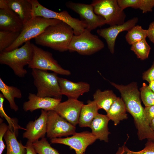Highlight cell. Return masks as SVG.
Listing matches in <instances>:
<instances>
[{"label": "cell", "mask_w": 154, "mask_h": 154, "mask_svg": "<svg viewBox=\"0 0 154 154\" xmlns=\"http://www.w3.org/2000/svg\"><path fill=\"white\" fill-rule=\"evenodd\" d=\"M74 35L73 29L62 21L47 27L35 38V43L60 52L68 50V48Z\"/></svg>", "instance_id": "6da1fadb"}, {"label": "cell", "mask_w": 154, "mask_h": 154, "mask_svg": "<svg viewBox=\"0 0 154 154\" xmlns=\"http://www.w3.org/2000/svg\"><path fill=\"white\" fill-rule=\"evenodd\" d=\"M33 56L32 43L29 41L20 48L10 51L0 52V64L8 66L16 75L23 78L27 72L24 67L30 63Z\"/></svg>", "instance_id": "7a4b0ae2"}, {"label": "cell", "mask_w": 154, "mask_h": 154, "mask_svg": "<svg viewBox=\"0 0 154 154\" xmlns=\"http://www.w3.org/2000/svg\"><path fill=\"white\" fill-rule=\"evenodd\" d=\"M34 84L37 89V95L42 97L61 99L62 95L57 74L47 71L32 69Z\"/></svg>", "instance_id": "3957f363"}, {"label": "cell", "mask_w": 154, "mask_h": 154, "mask_svg": "<svg viewBox=\"0 0 154 154\" xmlns=\"http://www.w3.org/2000/svg\"><path fill=\"white\" fill-rule=\"evenodd\" d=\"M29 1L32 6V17H41L60 20L69 25L73 29L75 35H80L86 28V24L84 21L72 17L66 11L55 12L44 7L37 0Z\"/></svg>", "instance_id": "277c9868"}, {"label": "cell", "mask_w": 154, "mask_h": 154, "mask_svg": "<svg viewBox=\"0 0 154 154\" xmlns=\"http://www.w3.org/2000/svg\"><path fill=\"white\" fill-rule=\"evenodd\" d=\"M60 21L57 19H46L41 17H32L24 25L18 37L15 42L3 51H10L19 48L23 43L40 35L49 26Z\"/></svg>", "instance_id": "5b68a950"}, {"label": "cell", "mask_w": 154, "mask_h": 154, "mask_svg": "<svg viewBox=\"0 0 154 154\" xmlns=\"http://www.w3.org/2000/svg\"><path fill=\"white\" fill-rule=\"evenodd\" d=\"M104 44L98 36L86 29L79 35H74L68 47V50L76 52L83 55H89L101 50Z\"/></svg>", "instance_id": "8992f818"}, {"label": "cell", "mask_w": 154, "mask_h": 154, "mask_svg": "<svg viewBox=\"0 0 154 154\" xmlns=\"http://www.w3.org/2000/svg\"><path fill=\"white\" fill-rule=\"evenodd\" d=\"M91 4L95 13L103 17L106 24L112 26L121 25L125 22V14L117 0H94Z\"/></svg>", "instance_id": "52a82bcc"}, {"label": "cell", "mask_w": 154, "mask_h": 154, "mask_svg": "<svg viewBox=\"0 0 154 154\" xmlns=\"http://www.w3.org/2000/svg\"><path fill=\"white\" fill-rule=\"evenodd\" d=\"M33 56L28 65V67L32 69L50 70L57 74L68 76L70 72L64 69L53 58L51 52L44 50L32 43Z\"/></svg>", "instance_id": "ba28073f"}, {"label": "cell", "mask_w": 154, "mask_h": 154, "mask_svg": "<svg viewBox=\"0 0 154 154\" xmlns=\"http://www.w3.org/2000/svg\"><path fill=\"white\" fill-rule=\"evenodd\" d=\"M76 127L61 117L54 110L48 111L46 136L50 139L73 135Z\"/></svg>", "instance_id": "9c48e42d"}, {"label": "cell", "mask_w": 154, "mask_h": 154, "mask_svg": "<svg viewBox=\"0 0 154 154\" xmlns=\"http://www.w3.org/2000/svg\"><path fill=\"white\" fill-rule=\"evenodd\" d=\"M66 6L79 15L86 24V29L91 31L106 24L104 19L96 14L92 5L67 2Z\"/></svg>", "instance_id": "30bf717a"}, {"label": "cell", "mask_w": 154, "mask_h": 154, "mask_svg": "<svg viewBox=\"0 0 154 154\" xmlns=\"http://www.w3.org/2000/svg\"><path fill=\"white\" fill-rule=\"evenodd\" d=\"M97 139L91 132L86 131L76 133L70 137L56 138L50 139L52 144H62L69 146L74 150L76 154H83L87 147Z\"/></svg>", "instance_id": "8fae6325"}, {"label": "cell", "mask_w": 154, "mask_h": 154, "mask_svg": "<svg viewBox=\"0 0 154 154\" xmlns=\"http://www.w3.org/2000/svg\"><path fill=\"white\" fill-rule=\"evenodd\" d=\"M138 21L137 17H134L122 24L98 29L97 32L99 35L106 40L109 50L112 54H113L114 52L116 40L118 34L122 32L130 30L136 25Z\"/></svg>", "instance_id": "7c38bea8"}, {"label": "cell", "mask_w": 154, "mask_h": 154, "mask_svg": "<svg viewBox=\"0 0 154 154\" xmlns=\"http://www.w3.org/2000/svg\"><path fill=\"white\" fill-rule=\"evenodd\" d=\"M78 99L68 98L60 102L54 111L61 117L75 126L78 124L81 110L84 104Z\"/></svg>", "instance_id": "4fadbf2b"}, {"label": "cell", "mask_w": 154, "mask_h": 154, "mask_svg": "<svg viewBox=\"0 0 154 154\" xmlns=\"http://www.w3.org/2000/svg\"><path fill=\"white\" fill-rule=\"evenodd\" d=\"M48 111L41 110L39 117L34 121H30L27 124L23 137L33 143L40 138L44 137L46 133Z\"/></svg>", "instance_id": "5bb4252c"}, {"label": "cell", "mask_w": 154, "mask_h": 154, "mask_svg": "<svg viewBox=\"0 0 154 154\" xmlns=\"http://www.w3.org/2000/svg\"><path fill=\"white\" fill-rule=\"evenodd\" d=\"M24 24L18 16L0 0V31L21 32Z\"/></svg>", "instance_id": "9a60e30c"}, {"label": "cell", "mask_w": 154, "mask_h": 154, "mask_svg": "<svg viewBox=\"0 0 154 154\" xmlns=\"http://www.w3.org/2000/svg\"><path fill=\"white\" fill-rule=\"evenodd\" d=\"M28 100L23 103V109L25 112H32L38 109L47 111L54 110L61 99L50 97H42L32 93L29 94Z\"/></svg>", "instance_id": "2e32d148"}, {"label": "cell", "mask_w": 154, "mask_h": 154, "mask_svg": "<svg viewBox=\"0 0 154 154\" xmlns=\"http://www.w3.org/2000/svg\"><path fill=\"white\" fill-rule=\"evenodd\" d=\"M58 81L62 95L66 96L68 98L78 99L90 90V85L85 82H74L60 77L58 78Z\"/></svg>", "instance_id": "e0dca14e"}, {"label": "cell", "mask_w": 154, "mask_h": 154, "mask_svg": "<svg viewBox=\"0 0 154 154\" xmlns=\"http://www.w3.org/2000/svg\"><path fill=\"white\" fill-rule=\"evenodd\" d=\"M1 0L18 16L24 25L32 18V6L29 0Z\"/></svg>", "instance_id": "ac0fdd59"}, {"label": "cell", "mask_w": 154, "mask_h": 154, "mask_svg": "<svg viewBox=\"0 0 154 154\" xmlns=\"http://www.w3.org/2000/svg\"><path fill=\"white\" fill-rule=\"evenodd\" d=\"M109 120L106 115L99 113L94 119L90 127L91 129V133L97 139L108 142V136L110 133L108 127Z\"/></svg>", "instance_id": "d6986e66"}, {"label": "cell", "mask_w": 154, "mask_h": 154, "mask_svg": "<svg viewBox=\"0 0 154 154\" xmlns=\"http://www.w3.org/2000/svg\"><path fill=\"white\" fill-rule=\"evenodd\" d=\"M99 108L95 102L89 100L86 104H84L82 108L78 124L81 127H90L91 122L98 113Z\"/></svg>", "instance_id": "ffe728a7"}, {"label": "cell", "mask_w": 154, "mask_h": 154, "mask_svg": "<svg viewBox=\"0 0 154 154\" xmlns=\"http://www.w3.org/2000/svg\"><path fill=\"white\" fill-rule=\"evenodd\" d=\"M93 101L99 109H103L107 112L117 98L111 90L102 91L97 90L93 94Z\"/></svg>", "instance_id": "44dd1931"}, {"label": "cell", "mask_w": 154, "mask_h": 154, "mask_svg": "<svg viewBox=\"0 0 154 154\" xmlns=\"http://www.w3.org/2000/svg\"><path fill=\"white\" fill-rule=\"evenodd\" d=\"M125 103L121 98L117 97L113 104L106 115L112 120L115 125H117L120 121L128 118Z\"/></svg>", "instance_id": "7402d4cb"}, {"label": "cell", "mask_w": 154, "mask_h": 154, "mask_svg": "<svg viewBox=\"0 0 154 154\" xmlns=\"http://www.w3.org/2000/svg\"><path fill=\"white\" fill-rule=\"evenodd\" d=\"M17 136L15 131L12 132L9 129L5 133L4 138L6 145V154H26L25 146L17 140Z\"/></svg>", "instance_id": "603a6c76"}, {"label": "cell", "mask_w": 154, "mask_h": 154, "mask_svg": "<svg viewBox=\"0 0 154 154\" xmlns=\"http://www.w3.org/2000/svg\"><path fill=\"white\" fill-rule=\"evenodd\" d=\"M0 90L4 98L9 102L11 109L16 112L18 106L15 104V98H20L22 94L20 90L16 87L7 85L0 78Z\"/></svg>", "instance_id": "cb8c5ba5"}, {"label": "cell", "mask_w": 154, "mask_h": 154, "mask_svg": "<svg viewBox=\"0 0 154 154\" xmlns=\"http://www.w3.org/2000/svg\"><path fill=\"white\" fill-rule=\"evenodd\" d=\"M118 4L123 10L129 7L139 9L143 13L152 11L154 0H117Z\"/></svg>", "instance_id": "d4e9b609"}, {"label": "cell", "mask_w": 154, "mask_h": 154, "mask_svg": "<svg viewBox=\"0 0 154 154\" xmlns=\"http://www.w3.org/2000/svg\"><path fill=\"white\" fill-rule=\"evenodd\" d=\"M147 31L143 29L141 26L136 25L127 31L125 36L127 42L130 45L146 39L147 37Z\"/></svg>", "instance_id": "484cf974"}, {"label": "cell", "mask_w": 154, "mask_h": 154, "mask_svg": "<svg viewBox=\"0 0 154 154\" xmlns=\"http://www.w3.org/2000/svg\"><path fill=\"white\" fill-rule=\"evenodd\" d=\"M151 49L146 40H143L131 45V50L136 55L137 58L141 60L147 59Z\"/></svg>", "instance_id": "4316f807"}, {"label": "cell", "mask_w": 154, "mask_h": 154, "mask_svg": "<svg viewBox=\"0 0 154 154\" xmlns=\"http://www.w3.org/2000/svg\"><path fill=\"white\" fill-rule=\"evenodd\" d=\"M21 32L0 31V52L3 51L16 40Z\"/></svg>", "instance_id": "83f0119b"}, {"label": "cell", "mask_w": 154, "mask_h": 154, "mask_svg": "<svg viewBox=\"0 0 154 154\" xmlns=\"http://www.w3.org/2000/svg\"><path fill=\"white\" fill-rule=\"evenodd\" d=\"M33 144L38 154H60L56 149L51 146L45 137L33 143Z\"/></svg>", "instance_id": "f1b7e54d"}, {"label": "cell", "mask_w": 154, "mask_h": 154, "mask_svg": "<svg viewBox=\"0 0 154 154\" xmlns=\"http://www.w3.org/2000/svg\"><path fill=\"white\" fill-rule=\"evenodd\" d=\"M4 97L2 94H0V116L2 117H4L8 124V129L11 131L15 132L17 135L18 134V129H19L25 130V129L21 127L18 123L17 118H11L6 114L3 108V102Z\"/></svg>", "instance_id": "f546056e"}, {"label": "cell", "mask_w": 154, "mask_h": 154, "mask_svg": "<svg viewBox=\"0 0 154 154\" xmlns=\"http://www.w3.org/2000/svg\"><path fill=\"white\" fill-rule=\"evenodd\" d=\"M116 154H154V142L148 140L144 148L138 151H131L123 146L119 148Z\"/></svg>", "instance_id": "4dcf8cb0"}, {"label": "cell", "mask_w": 154, "mask_h": 154, "mask_svg": "<svg viewBox=\"0 0 154 154\" xmlns=\"http://www.w3.org/2000/svg\"><path fill=\"white\" fill-rule=\"evenodd\" d=\"M140 97L145 107L154 105V93L145 83L140 89Z\"/></svg>", "instance_id": "1f68e13d"}, {"label": "cell", "mask_w": 154, "mask_h": 154, "mask_svg": "<svg viewBox=\"0 0 154 154\" xmlns=\"http://www.w3.org/2000/svg\"><path fill=\"white\" fill-rule=\"evenodd\" d=\"M8 129V126L0 119V154H2L6 146L3 141L4 135Z\"/></svg>", "instance_id": "d6a6232c"}, {"label": "cell", "mask_w": 154, "mask_h": 154, "mask_svg": "<svg viewBox=\"0 0 154 154\" xmlns=\"http://www.w3.org/2000/svg\"><path fill=\"white\" fill-rule=\"evenodd\" d=\"M144 114L146 122L149 125L151 121L154 119V105L145 107Z\"/></svg>", "instance_id": "836d02e7"}, {"label": "cell", "mask_w": 154, "mask_h": 154, "mask_svg": "<svg viewBox=\"0 0 154 154\" xmlns=\"http://www.w3.org/2000/svg\"><path fill=\"white\" fill-rule=\"evenodd\" d=\"M142 78L149 83L154 80V61L150 68L143 73Z\"/></svg>", "instance_id": "e575fe53"}, {"label": "cell", "mask_w": 154, "mask_h": 154, "mask_svg": "<svg viewBox=\"0 0 154 154\" xmlns=\"http://www.w3.org/2000/svg\"><path fill=\"white\" fill-rule=\"evenodd\" d=\"M147 31V37L152 42L154 43V21L150 24Z\"/></svg>", "instance_id": "d590c367"}, {"label": "cell", "mask_w": 154, "mask_h": 154, "mask_svg": "<svg viewBox=\"0 0 154 154\" xmlns=\"http://www.w3.org/2000/svg\"><path fill=\"white\" fill-rule=\"evenodd\" d=\"M26 152V154H37L33 146V143L28 140L25 145Z\"/></svg>", "instance_id": "8d00e7d4"}, {"label": "cell", "mask_w": 154, "mask_h": 154, "mask_svg": "<svg viewBox=\"0 0 154 154\" xmlns=\"http://www.w3.org/2000/svg\"><path fill=\"white\" fill-rule=\"evenodd\" d=\"M148 86L151 90L154 93V80L149 83Z\"/></svg>", "instance_id": "74e56055"}, {"label": "cell", "mask_w": 154, "mask_h": 154, "mask_svg": "<svg viewBox=\"0 0 154 154\" xmlns=\"http://www.w3.org/2000/svg\"><path fill=\"white\" fill-rule=\"evenodd\" d=\"M149 126L154 131V119L151 121Z\"/></svg>", "instance_id": "f35d334b"}, {"label": "cell", "mask_w": 154, "mask_h": 154, "mask_svg": "<svg viewBox=\"0 0 154 154\" xmlns=\"http://www.w3.org/2000/svg\"><path fill=\"white\" fill-rule=\"evenodd\" d=\"M83 154H85L84 153H83Z\"/></svg>", "instance_id": "ab89813d"}]
</instances>
